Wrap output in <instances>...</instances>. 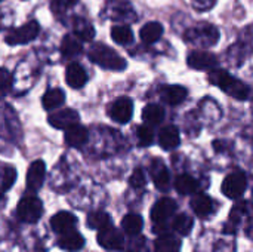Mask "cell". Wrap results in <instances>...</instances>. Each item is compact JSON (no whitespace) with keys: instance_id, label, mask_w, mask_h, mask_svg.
<instances>
[{"instance_id":"1","label":"cell","mask_w":253,"mask_h":252,"mask_svg":"<svg viewBox=\"0 0 253 252\" xmlns=\"http://www.w3.org/2000/svg\"><path fill=\"white\" fill-rule=\"evenodd\" d=\"M209 82L215 86H218L219 89H222L225 94L231 95L236 100L240 101H246L249 98L251 89L239 79L233 77L228 71L225 70H213L209 74Z\"/></svg>"},{"instance_id":"2","label":"cell","mask_w":253,"mask_h":252,"mask_svg":"<svg viewBox=\"0 0 253 252\" xmlns=\"http://www.w3.org/2000/svg\"><path fill=\"white\" fill-rule=\"evenodd\" d=\"M89 58L93 64L107 70H123L126 68V61L114 49L104 43H96L89 49Z\"/></svg>"},{"instance_id":"3","label":"cell","mask_w":253,"mask_h":252,"mask_svg":"<svg viewBox=\"0 0 253 252\" xmlns=\"http://www.w3.org/2000/svg\"><path fill=\"white\" fill-rule=\"evenodd\" d=\"M185 42L197 46V48H211L218 43L219 40V30L209 24V22H200L191 28H188L184 34Z\"/></svg>"},{"instance_id":"4","label":"cell","mask_w":253,"mask_h":252,"mask_svg":"<svg viewBox=\"0 0 253 252\" xmlns=\"http://www.w3.org/2000/svg\"><path fill=\"white\" fill-rule=\"evenodd\" d=\"M42 214H43V203L40 199H37L34 196H27V198L21 199V202L18 203L16 215L24 223H30V224L37 223L40 220Z\"/></svg>"},{"instance_id":"5","label":"cell","mask_w":253,"mask_h":252,"mask_svg":"<svg viewBox=\"0 0 253 252\" xmlns=\"http://www.w3.org/2000/svg\"><path fill=\"white\" fill-rule=\"evenodd\" d=\"M39 31H40V25L37 24V21H30V22L24 24L22 27L9 31L6 36V42L9 45H25V43L34 40L37 37Z\"/></svg>"},{"instance_id":"6","label":"cell","mask_w":253,"mask_h":252,"mask_svg":"<svg viewBox=\"0 0 253 252\" xmlns=\"http://www.w3.org/2000/svg\"><path fill=\"white\" fill-rule=\"evenodd\" d=\"M248 186V178L246 174L242 171H236L233 174H230L224 183H222V193L230 198V199H237L240 196H243L245 190Z\"/></svg>"},{"instance_id":"7","label":"cell","mask_w":253,"mask_h":252,"mask_svg":"<svg viewBox=\"0 0 253 252\" xmlns=\"http://www.w3.org/2000/svg\"><path fill=\"white\" fill-rule=\"evenodd\" d=\"M98 244L102 248H105V250L120 251L125 247V239H123V235L117 229L108 226V227L99 230V233H98Z\"/></svg>"},{"instance_id":"8","label":"cell","mask_w":253,"mask_h":252,"mask_svg":"<svg viewBox=\"0 0 253 252\" xmlns=\"http://www.w3.org/2000/svg\"><path fill=\"white\" fill-rule=\"evenodd\" d=\"M133 113V104L129 98H119L108 107V116L117 123H127Z\"/></svg>"},{"instance_id":"9","label":"cell","mask_w":253,"mask_h":252,"mask_svg":"<svg viewBox=\"0 0 253 252\" xmlns=\"http://www.w3.org/2000/svg\"><path fill=\"white\" fill-rule=\"evenodd\" d=\"M176 211V203L170 198H163L157 201L151 209V220L156 224H163L166 220H169Z\"/></svg>"},{"instance_id":"10","label":"cell","mask_w":253,"mask_h":252,"mask_svg":"<svg viewBox=\"0 0 253 252\" xmlns=\"http://www.w3.org/2000/svg\"><path fill=\"white\" fill-rule=\"evenodd\" d=\"M150 174L156 184V187L162 192H166L170 186V175L169 171L162 159H154L150 165Z\"/></svg>"},{"instance_id":"11","label":"cell","mask_w":253,"mask_h":252,"mask_svg":"<svg viewBox=\"0 0 253 252\" xmlns=\"http://www.w3.org/2000/svg\"><path fill=\"white\" fill-rule=\"evenodd\" d=\"M188 65L196 70H212L218 65V58L206 50H194L188 55Z\"/></svg>"},{"instance_id":"12","label":"cell","mask_w":253,"mask_h":252,"mask_svg":"<svg viewBox=\"0 0 253 252\" xmlns=\"http://www.w3.org/2000/svg\"><path fill=\"white\" fill-rule=\"evenodd\" d=\"M47 120L56 129H68L70 126L79 123V113L73 108H64L56 113H52Z\"/></svg>"},{"instance_id":"13","label":"cell","mask_w":253,"mask_h":252,"mask_svg":"<svg viewBox=\"0 0 253 252\" xmlns=\"http://www.w3.org/2000/svg\"><path fill=\"white\" fill-rule=\"evenodd\" d=\"M44 177H46V166L42 160H36L30 165L28 172H27V187L31 192H37L43 183H44Z\"/></svg>"},{"instance_id":"14","label":"cell","mask_w":253,"mask_h":252,"mask_svg":"<svg viewBox=\"0 0 253 252\" xmlns=\"http://www.w3.org/2000/svg\"><path fill=\"white\" fill-rule=\"evenodd\" d=\"M77 218L71 212H58L50 218V227L53 232L62 235L74 229Z\"/></svg>"},{"instance_id":"15","label":"cell","mask_w":253,"mask_h":252,"mask_svg":"<svg viewBox=\"0 0 253 252\" xmlns=\"http://www.w3.org/2000/svg\"><path fill=\"white\" fill-rule=\"evenodd\" d=\"M65 80L68 83L70 88H74V89H80L84 86L86 80H87V74L84 71V68L80 65V64H70L67 67V71H65Z\"/></svg>"},{"instance_id":"16","label":"cell","mask_w":253,"mask_h":252,"mask_svg":"<svg viewBox=\"0 0 253 252\" xmlns=\"http://www.w3.org/2000/svg\"><path fill=\"white\" fill-rule=\"evenodd\" d=\"M159 141L162 149L165 150H173L179 146L181 137H179V129L175 125H168L160 131Z\"/></svg>"},{"instance_id":"17","label":"cell","mask_w":253,"mask_h":252,"mask_svg":"<svg viewBox=\"0 0 253 252\" xmlns=\"http://www.w3.org/2000/svg\"><path fill=\"white\" fill-rule=\"evenodd\" d=\"M65 141L70 147H83L89 138L87 129L82 125H73L68 129H65Z\"/></svg>"},{"instance_id":"18","label":"cell","mask_w":253,"mask_h":252,"mask_svg":"<svg viewBox=\"0 0 253 252\" xmlns=\"http://www.w3.org/2000/svg\"><path fill=\"white\" fill-rule=\"evenodd\" d=\"M187 89L178 85H172V86H166L162 91V98L166 104L169 105H179L187 100Z\"/></svg>"},{"instance_id":"19","label":"cell","mask_w":253,"mask_h":252,"mask_svg":"<svg viewBox=\"0 0 253 252\" xmlns=\"http://www.w3.org/2000/svg\"><path fill=\"white\" fill-rule=\"evenodd\" d=\"M58 245L64 250V251L68 252H76L79 250L83 248L84 245V239L80 233L74 232V230H70L67 233H62L61 239L58 241Z\"/></svg>"},{"instance_id":"20","label":"cell","mask_w":253,"mask_h":252,"mask_svg":"<svg viewBox=\"0 0 253 252\" xmlns=\"http://www.w3.org/2000/svg\"><path fill=\"white\" fill-rule=\"evenodd\" d=\"M162 34H163V25H162L160 22H156V21L145 24V25L141 28V33H139L142 42L147 43V45L156 43V42L162 37Z\"/></svg>"},{"instance_id":"21","label":"cell","mask_w":253,"mask_h":252,"mask_svg":"<svg viewBox=\"0 0 253 252\" xmlns=\"http://www.w3.org/2000/svg\"><path fill=\"white\" fill-rule=\"evenodd\" d=\"M191 208L199 217H208L213 211V202L206 195H197L191 201Z\"/></svg>"},{"instance_id":"22","label":"cell","mask_w":253,"mask_h":252,"mask_svg":"<svg viewBox=\"0 0 253 252\" xmlns=\"http://www.w3.org/2000/svg\"><path fill=\"white\" fill-rule=\"evenodd\" d=\"M165 117V110L159 104H148L142 110V120L148 126H157Z\"/></svg>"},{"instance_id":"23","label":"cell","mask_w":253,"mask_h":252,"mask_svg":"<svg viewBox=\"0 0 253 252\" xmlns=\"http://www.w3.org/2000/svg\"><path fill=\"white\" fill-rule=\"evenodd\" d=\"M142 227H144V221H142V217L138 214H127L122 221V229L129 236H138Z\"/></svg>"},{"instance_id":"24","label":"cell","mask_w":253,"mask_h":252,"mask_svg":"<svg viewBox=\"0 0 253 252\" xmlns=\"http://www.w3.org/2000/svg\"><path fill=\"white\" fill-rule=\"evenodd\" d=\"M65 102V94L62 89H49L44 95H43V100H42V104L46 110H53V108H58L59 105H62Z\"/></svg>"},{"instance_id":"25","label":"cell","mask_w":253,"mask_h":252,"mask_svg":"<svg viewBox=\"0 0 253 252\" xmlns=\"http://www.w3.org/2000/svg\"><path fill=\"white\" fill-rule=\"evenodd\" d=\"M83 46H82V42L80 39H77L76 36H65L62 43H61V53L65 56V58H73L76 55H79L82 52Z\"/></svg>"},{"instance_id":"26","label":"cell","mask_w":253,"mask_h":252,"mask_svg":"<svg viewBox=\"0 0 253 252\" xmlns=\"http://www.w3.org/2000/svg\"><path fill=\"white\" fill-rule=\"evenodd\" d=\"M74 34L80 40H92L95 37V28L89 21H86L83 18H76L74 19Z\"/></svg>"},{"instance_id":"27","label":"cell","mask_w":253,"mask_h":252,"mask_svg":"<svg viewBox=\"0 0 253 252\" xmlns=\"http://www.w3.org/2000/svg\"><path fill=\"white\" fill-rule=\"evenodd\" d=\"M154 248L156 252H178L181 248V242L170 235H163L156 241Z\"/></svg>"},{"instance_id":"28","label":"cell","mask_w":253,"mask_h":252,"mask_svg":"<svg viewBox=\"0 0 253 252\" xmlns=\"http://www.w3.org/2000/svg\"><path fill=\"white\" fill-rule=\"evenodd\" d=\"M197 187H199L197 180H194L193 177H190L187 174L179 175L175 181V189L181 195H191L197 190Z\"/></svg>"},{"instance_id":"29","label":"cell","mask_w":253,"mask_h":252,"mask_svg":"<svg viewBox=\"0 0 253 252\" xmlns=\"http://www.w3.org/2000/svg\"><path fill=\"white\" fill-rule=\"evenodd\" d=\"M111 37L117 45H129L133 40V33L127 25H116L111 28Z\"/></svg>"},{"instance_id":"30","label":"cell","mask_w":253,"mask_h":252,"mask_svg":"<svg viewBox=\"0 0 253 252\" xmlns=\"http://www.w3.org/2000/svg\"><path fill=\"white\" fill-rule=\"evenodd\" d=\"M87 226L90 229L101 230V229H105V227L111 226V218H110V215L107 212L96 211V212L89 214V217H87Z\"/></svg>"},{"instance_id":"31","label":"cell","mask_w":253,"mask_h":252,"mask_svg":"<svg viewBox=\"0 0 253 252\" xmlns=\"http://www.w3.org/2000/svg\"><path fill=\"white\" fill-rule=\"evenodd\" d=\"M172 229H173L175 232H178L179 235L187 236V235L191 232V229H193V220H191L188 215L181 214V215H178V217L173 220V223H172Z\"/></svg>"},{"instance_id":"32","label":"cell","mask_w":253,"mask_h":252,"mask_svg":"<svg viewBox=\"0 0 253 252\" xmlns=\"http://www.w3.org/2000/svg\"><path fill=\"white\" fill-rule=\"evenodd\" d=\"M16 180V171L12 166H6L0 172V190L6 192L12 187L13 181Z\"/></svg>"},{"instance_id":"33","label":"cell","mask_w":253,"mask_h":252,"mask_svg":"<svg viewBox=\"0 0 253 252\" xmlns=\"http://www.w3.org/2000/svg\"><path fill=\"white\" fill-rule=\"evenodd\" d=\"M136 137L139 140V144L141 146H150L154 140V135H153V131L144 125V126H138L136 128Z\"/></svg>"},{"instance_id":"34","label":"cell","mask_w":253,"mask_h":252,"mask_svg":"<svg viewBox=\"0 0 253 252\" xmlns=\"http://www.w3.org/2000/svg\"><path fill=\"white\" fill-rule=\"evenodd\" d=\"M12 86V76L6 68H0V100L9 92Z\"/></svg>"},{"instance_id":"35","label":"cell","mask_w":253,"mask_h":252,"mask_svg":"<svg viewBox=\"0 0 253 252\" xmlns=\"http://www.w3.org/2000/svg\"><path fill=\"white\" fill-rule=\"evenodd\" d=\"M145 183H147V178H145L144 171L142 169H135L133 174L129 178L130 187H133V189H142L145 186Z\"/></svg>"},{"instance_id":"36","label":"cell","mask_w":253,"mask_h":252,"mask_svg":"<svg viewBox=\"0 0 253 252\" xmlns=\"http://www.w3.org/2000/svg\"><path fill=\"white\" fill-rule=\"evenodd\" d=\"M77 1H79V0H52L50 7H52V10H53L56 15H61V13H64L68 7L74 6Z\"/></svg>"},{"instance_id":"37","label":"cell","mask_w":253,"mask_h":252,"mask_svg":"<svg viewBox=\"0 0 253 252\" xmlns=\"http://www.w3.org/2000/svg\"><path fill=\"white\" fill-rule=\"evenodd\" d=\"M113 13H116V15H111L114 19H123V18H127V15L132 18L133 15H130V13H133V10H132V7H130V4L129 3H122V4H119L116 9H114V12Z\"/></svg>"},{"instance_id":"38","label":"cell","mask_w":253,"mask_h":252,"mask_svg":"<svg viewBox=\"0 0 253 252\" xmlns=\"http://www.w3.org/2000/svg\"><path fill=\"white\" fill-rule=\"evenodd\" d=\"M216 0H193V6L197 10H208L215 4Z\"/></svg>"},{"instance_id":"39","label":"cell","mask_w":253,"mask_h":252,"mask_svg":"<svg viewBox=\"0 0 253 252\" xmlns=\"http://www.w3.org/2000/svg\"><path fill=\"white\" fill-rule=\"evenodd\" d=\"M0 1H1V0H0Z\"/></svg>"}]
</instances>
